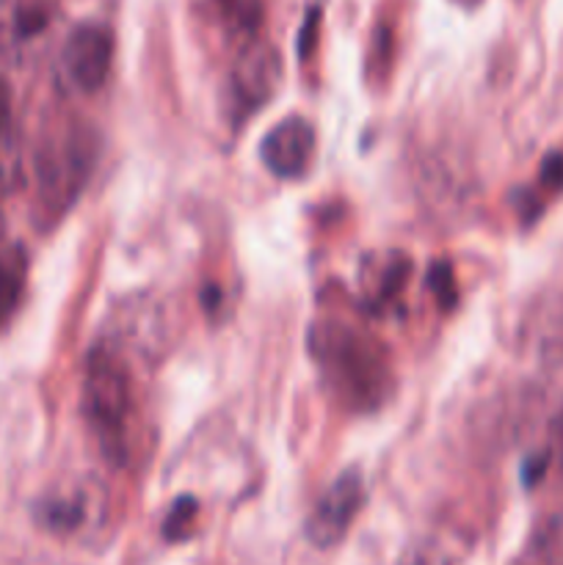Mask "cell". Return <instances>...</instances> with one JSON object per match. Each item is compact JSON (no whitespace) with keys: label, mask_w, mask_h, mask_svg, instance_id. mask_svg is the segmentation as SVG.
I'll return each mask as SVG.
<instances>
[{"label":"cell","mask_w":563,"mask_h":565,"mask_svg":"<svg viewBox=\"0 0 563 565\" xmlns=\"http://www.w3.org/2000/svg\"><path fill=\"white\" fill-rule=\"evenodd\" d=\"M215 25L230 39L254 42L265 22V0H208Z\"/></svg>","instance_id":"10"},{"label":"cell","mask_w":563,"mask_h":565,"mask_svg":"<svg viewBox=\"0 0 563 565\" xmlns=\"http://www.w3.org/2000/svg\"><path fill=\"white\" fill-rule=\"evenodd\" d=\"M6 127H11V92L0 77V130H6Z\"/></svg>","instance_id":"16"},{"label":"cell","mask_w":563,"mask_h":565,"mask_svg":"<svg viewBox=\"0 0 563 565\" xmlns=\"http://www.w3.org/2000/svg\"><path fill=\"white\" fill-rule=\"evenodd\" d=\"M199 505L191 497H180V500L171 505L169 516L163 522V535L169 541H182L193 533V522H196Z\"/></svg>","instance_id":"13"},{"label":"cell","mask_w":563,"mask_h":565,"mask_svg":"<svg viewBox=\"0 0 563 565\" xmlns=\"http://www.w3.org/2000/svg\"><path fill=\"white\" fill-rule=\"evenodd\" d=\"M541 180L550 191H561L563 188V158L561 154H550L541 166Z\"/></svg>","instance_id":"15"},{"label":"cell","mask_w":563,"mask_h":565,"mask_svg":"<svg viewBox=\"0 0 563 565\" xmlns=\"http://www.w3.org/2000/svg\"><path fill=\"white\" fill-rule=\"evenodd\" d=\"M331 390L357 408H375L392 390L384 345L357 326L326 320L309 337Z\"/></svg>","instance_id":"1"},{"label":"cell","mask_w":563,"mask_h":565,"mask_svg":"<svg viewBox=\"0 0 563 565\" xmlns=\"http://www.w3.org/2000/svg\"><path fill=\"white\" fill-rule=\"evenodd\" d=\"M20 147H17L14 130L6 127V130H0V199L14 191L17 182H20Z\"/></svg>","instance_id":"12"},{"label":"cell","mask_w":563,"mask_h":565,"mask_svg":"<svg viewBox=\"0 0 563 565\" xmlns=\"http://www.w3.org/2000/svg\"><path fill=\"white\" fill-rule=\"evenodd\" d=\"M61 64L81 92L94 94L105 86L114 64V36L103 25H81L70 33Z\"/></svg>","instance_id":"6"},{"label":"cell","mask_w":563,"mask_h":565,"mask_svg":"<svg viewBox=\"0 0 563 565\" xmlns=\"http://www.w3.org/2000/svg\"><path fill=\"white\" fill-rule=\"evenodd\" d=\"M88 171V147L81 132H64L36 160L39 193L47 210H64L81 191Z\"/></svg>","instance_id":"3"},{"label":"cell","mask_w":563,"mask_h":565,"mask_svg":"<svg viewBox=\"0 0 563 565\" xmlns=\"http://www.w3.org/2000/svg\"><path fill=\"white\" fill-rule=\"evenodd\" d=\"M50 9L44 0H0V47L31 42L44 31Z\"/></svg>","instance_id":"9"},{"label":"cell","mask_w":563,"mask_h":565,"mask_svg":"<svg viewBox=\"0 0 563 565\" xmlns=\"http://www.w3.org/2000/svg\"><path fill=\"white\" fill-rule=\"evenodd\" d=\"M397 565H453V557L436 541H417L403 552Z\"/></svg>","instance_id":"14"},{"label":"cell","mask_w":563,"mask_h":565,"mask_svg":"<svg viewBox=\"0 0 563 565\" xmlns=\"http://www.w3.org/2000/svg\"><path fill=\"white\" fill-rule=\"evenodd\" d=\"M408 259L403 254H386V257H373L368 263V270L362 276V290L364 301L373 309L390 307L392 301H397V296L403 292L408 279Z\"/></svg>","instance_id":"8"},{"label":"cell","mask_w":563,"mask_h":565,"mask_svg":"<svg viewBox=\"0 0 563 565\" xmlns=\"http://www.w3.org/2000/svg\"><path fill=\"white\" fill-rule=\"evenodd\" d=\"M555 447H557V456H561V467H563V414L557 417V423H555Z\"/></svg>","instance_id":"17"},{"label":"cell","mask_w":563,"mask_h":565,"mask_svg":"<svg viewBox=\"0 0 563 565\" xmlns=\"http://www.w3.org/2000/svg\"><path fill=\"white\" fill-rule=\"evenodd\" d=\"M28 281V254L25 248L11 243L0 246V329L9 323L14 309L20 307Z\"/></svg>","instance_id":"11"},{"label":"cell","mask_w":563,"mask_h":565,"mask_svg":"<svg viewBox=\"0 0 563 565\" xmlns=\"http://www.w3.org/2000/svg\"><path fill=\"white\" fill-rule=\"evenodd\" d=\"M315 143L318 138H315L312 121L301 119V116H287L265 132V138L259 141V158L274 177L296 180V177L307 174L315 158Z\"/></svg>","instance_id":"7"},{"label":"cell","mask_w":563,"mask_h":565,"mask_svg":"<svg viewBox=\"0 0 563 565\" xmlns=\"http://www.w3.org/2000/svg\"><path fill=\"white\" fill-rule=\"evenodd\" d=\"M362 505L364 478L359 469H348L315 502L312 513L307 519V527H304L309 544H315L318 550H329V546L340 544L348 535V530H351V524L357 522Z\"/></svg>","instance_id":"4"},{"label":"cell","mask_w":563,"mask_h":565,"mask_svg":"<svg viewBox=\"0 0 563 565\" xmlns=\"http://www.w3.org/2000/svg\"><path fill=\"white\" fill-rule=\"evenodd\" d=\"M282 81V61L265 42H248L230 75V105L237 119H246L274 97Z\"/></svg>","instance_id":"5"},{"label":"cell","mask_w":563,"mask_h":565,"mask_svg":"<svg viewBox=\"0 0 563 565\" xmlns=\"http://www.w3.org/2000/svg\"><path fill=\"white\" fill-rule=\"evenodd\" d=\"M83 412L103 452L114 461L127 456V428L136 414L132 379L125 359L110 345H94L83 367Z\"/></svg>","instance_id":"2"}]
</instances>
